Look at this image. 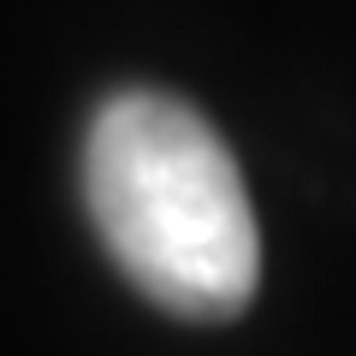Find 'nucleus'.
I'll list each match as a JSON object with an SVG mask.
<instances>
[{"instance_id":"nucleus-1","label":"nucleus","mask_w":356,"mask_h":356,"mask_svg":"<svg viewBox=\"0 0 356 356\" xmlns=\"http://www.w3.org/2000/svg\"><path fill=\"white\" fill-rule=\"evenodd\" d=\"M83 202L154 309L232 321L261 280V232L226 137L191 102L119 89L83 137Z\"/></svg>"}]
</instances>
